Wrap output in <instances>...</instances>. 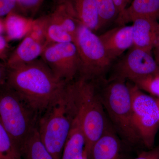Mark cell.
I'll return each instance as SVG.
<instances>
[{"label":"cell","mask_w":159,"mask_h":159,"mask_svg":"<svg viewBox=\"0 0 159 159\" xmlns=\"http://www.w3.org/2000/svg\"><path fill=\"white\" fill-rule=\"evenodd\" d=\"M98 91L110 122L118 134L131 145L142 144L134 122L131 94L126 80L104 79Z\"/></svg>","instance_id":"3957f363"},{"label":"cell","mask_w":159,"mask_h":159,"mask_svg":"<svg viewBox=\"0 0 159 159\" xmlns=\"http://www.w3.org/2000/svg\"><path fill=\"white\" fill-rule=\"evenodd\" d=\"M34 19L14 11L6 16L3 20L6 38L9 42L24 38L29 33Z\"/></svg>","instance_id":"2e32d148"},{"label":"cell","mask_w":159,"mask_h":159,"mask_svg":"<svg viewBox=\"0 0 159 159\" xmlns=\"http://www.w3.org/2000/svg\"><path fill=\"white\" fill-rule=\"evenodd\" d=\"M130 82L135 84L142 90L148 92L151 95L159 98V73Z\"/></svg>","instance_id":"7402d4cb"},{"label":"cell","mask_w":159,"mask_h":159,"mask_svg":"<svg viewBox=\"0 0 159 159\" xmlns=\"http://www.w3.org/2000/svg\"><path fill=\"white\" fill-rule=\"evenodd\" d=\"M7 83L39 117L68 84L57 77L41 58L8 69Z\"/></svg>","instance_id":"6da1fadb"},{"label":"cell","mask_w":159,"mask_h":159,"mask_svg":"<svg viewBox=\"0 0 159 159\" xmlns=\"http://www.w3.org/2000/svg\"><path fill=\"white\" fill-rule=\"evenodd\" d=\"M9 42L6 36L0 34V61L6 62L10 53Z\"/></svg>","instance_id":"d4e9b609"},{"label":"cell","mask_w":159,"mask_h":159,"mask_svg":"<svg viewBox=\"0 0 159 159\" xmlns=\"http://www.w3.org/2000/svg\"><path fill=\"white\" fill-rule=\"evenodd\" d=\"M133 0H125V3H126V7L130 4L131 2Z\"/></svg>","instance_id":"4dcf8cb0"},{"label":"cell","mask_w":159,"mask_h":159,"mask_svg":"<svg viewBox=\"0 0 159 159\" xmlns=\"http://www.w3.org/2000/svg\"><path fill=\"white\" fill-rule=\"evenodd\" d=\"M8 68L5 62L0 61V88L7 83Z\"/></svg>","instance_id":"4316f807"},{"label":"cell","mask_w":159,"mask_h":159,"mask_svg":"<svg viewBox=\"0 0 159 159\" xmlns=\"http://www.w3.org/2000/svg\"><path fill=\"white\" fill-rule=\"evenodd\" d=\"M45 44L27 34L5 62L8 69L27 64L40 57Z\"/></svg>","instance_id":"4fadbf2b"},{"label":"cell","mask_w":159,"mask_h":159,"mask_svg":"<svg viewBox=\"0 0 159 159\" xmlns=\"http://www.w3.org/2000/svg\"><path fill=\"white\" fill-rule=\"evenodd\" d=\"M40 57L54 74L66 83L79 76L80 59L74 42L47 44Z\"/></svg>","instance_id":"ba28073f"},{"label":"cell","mask_w":159,"mask_h":159,"mask_svg":"<svg viewBox=\"0 0 159 159\" xmlns=\"http://www.w3.org/2000/svg\"><path fill=\"white\" fill-rule=\"evenodd\" d=\"M77 111L75 94L70 82L59 97L39 117L38 132L54 159H61Z\"/></svg>","instance_id":"7a4b0ae2"},{"label":"cell","mask_w":159,"mask_h":159,"mask_svg":"<svg viewBox=\"0 0 159 159\" xmlns=\"http://www.w3.org/2000/svg\"><path fill=\"white\" fill-rule=\"evenodd\" d=\"M100 20V29L117 20L119 12L113 0H95Z\"/></svg>","instance_id":"44dd1931"},{"label":"cell","mask_w":159,"mask_h":159,"mask_svg":"<svg viewBox=\"0 0 159 159\" xmlns=\"http://www.w3.org/2000/svg\"><path fill=\"white\" fill-rule=\"evenodd\" d=\"M50 15L73 37L74 43L80 23L76 16L70 0H66L56 5L54 11Z\"/></svg>","instance_id":"e0dca14e"},{"label":"cell","mask_w":159,"mask_h":159,"mask_svg":"<svg viewBox=\"0 0 159 159\" xmlns=\"http://www.w3.org/2000/svg\"><path fill=\"white\" fill-rule=\"evenodd\" d=\"M4 31V23L3 21L0 19V34Z\"/></svg>","instance_id":"f546056e"},{"label":"cell","mask_w":159,"mask_h":159,"mask_svg":"<svg viewBox=\"0 0 159 159\" xmlns=\"http://www.w3.org/2000/svg\"><path fill=\"white\" fill-rule=\"evenodd\" d=\"M111 67L110 79L128 81L159 73V66L152 53L133 47Z\"/></svg>","instance_id":"9c48e42d"},{"label":"cell","mask_w":159,"mask_h":159,"mask_svg":"<svg viewBox=\"0 0 159 159\" xmlns=\"http://www.w3.org/2000/svg\"><path fill=\"white\" fill-rule=\"evenodd\" d=\"M44 0H16V6L23 15L33 18L32 16L39 10Z\"/></svg>","instance_id":"603a6c76"},{"label":"cell","mask_w":159,"mask_h":159,"mask_svg":"<svg viewBox=\"0 0 159 159\" xmlns=\"http://www.w3.org/2000/svg\"><path fill=\"white\" fill-rule=\"evenodd\" d=\"M16 7V0H0V17L14 11Z\"/></svg>","instance_id":"cb8c5ba5"},{"label":"cell","mask_w":159,"mask_h":159,"mask_svg":"<svg viewBox=\"0 0 159 159\" xmlns=\"http://www.w3.org/2000/svg\"><path fill=\"white\" fill-rule=\"evenodd\" d=\"M153 50L154 52V59L159 66V35Z\"/></svg>","instance_id":"f1b7e54d"},{"label":"cell","mask_w":159,"mask_h":159,"mask_svg":"<svg viewBox=\"0 0 159 159\" xmlns=\"http://www.w3.org/2000/svg\"><path fill=\"white\" fill-rule=\"evenodd\" d=\"M71 83L85 138L86 157L92 145L103 133L108 120L99 97L97 81L78 77Z\"/></svg>","instance_id":"277c9868"},{"label":"cell","mask_w":159,"mask_h":159,"mask_svg":"<svg viewBox=\"0 0 159 159\" xmlns=\"http://www.w3.org/2000/svg\"><path fill=\"white\" fill-rule=\"evenodd\" d=\"M80 24L91 31L100 29V20L95 0H70Z\"/></svg>","instance_id":"9a60e30c"},{"label":"cell","mask_w":159,"mask_h":159,"mask_svg":"<svg viewBox=\"0 0 159 159\" xmlns=\"http://www.w3.org/2000/svg\"><path fill=\"white\" fill-rule=\"evenodd\" d=\"M74 43L80 59L78 77L96 81L104 80L113 61L109 57L99 36L80 24Z\"/></svg>","instance_id":"8992f818"},{"label":"cell","mask_w":159,"mask_h":159,"mask_svg":"<svg viewBox=\"0 0 159 159\" xmlns=\"http://www.w3.org/2000/svg\"><path fill=\"white\" fill-rule=\"evenodd\" d=\"M134 159H159V145L141 152Z\"/></svg>","instance_id":"484cf974"},{"label":"cell","mask_w":159,"mask_h":159,"mask_svg":"<svg viewBox=\"0 0 159 159\" xmlns=\"http://www.w3.org/2000/svg\"><path fill=\"white\" fill-rule=\"evenodd\" d=\"M113 1L119 12V16H118L119 18L122 14L124 10L126 8L125 0H113Z\"/></svg>","instance_id":"83f0119b"},{"label":"cell","mask_w":159,"mask_h":159,"mask_svg":"<svg viewBox=\"0 0 159 159\" xmlns=\"http://www.w3.org/2000/svg\"><path fill=\"white\" fill-rule=\"evenodd\" d=\"M0 159H22L20 149L0 122Z\"/></svg>","instance_id":"ffe728a7"},{"label":"cell","mask_w":159,"mask_h":159,"mask_svg":"<svg viewBox=\"0 0 159 159\" xmlns=\"http://www.w3.org/2000/svg\"><path fill=\"white\" fill-rule=\"evenodd\" d=\"M99 36L112 61L133 45L132 25H121L106 31Z\"/></svg>","instance_id":"8fae6325"},{"label":"cell","mask_w":159,"mask_h":159,"mask_svg":"<svg viewBox=\"0 0 159 159\" xmlns=\"http://www.w3.org/2000/svg\"><path fill=\"white\" fill-rule=\"evenodd\" d=\"M122 147L119 135L108 120L103 133L92 145L86 159H120Z\"/></svg>","instance_id":"30bf717a"},{"label":"cell","mask_w":159,"mask_h":159,"mask_svg":"<svg viewBox=\"0 0 159 159\" xmlns=\"http://www.w3.org/2000/svg\"><path fill=\"white\" fill-rule=\"evenodd\" d=\"M38 119L7 83L0 88V122L20 149L37 128Z\"/></svg>","instance_id":"5b68a950"},{"label":"cell","mask_w":159,"mask_h":159,"mask_svg":"<svg viewBox=\"0 0 159 159\" xmlns=\"http://www.w3.org/2000/svg\"><path fill=\"white\" fill-rule=\"evenodd\" d=\"M127 83L131 94L134 122L142 145L151 149L154 147L159 129V109L156 99L145 93L133 83Z\"/></svg>","instance_id":"52a82bcc"},{"label":"cell","mask_w":159,"mask_h":159,"mask_svg":"<svg viewBox=\"0 0 159 159\" xmlns=\"http://www.w3.org/2000/svg\"><path fill=\"white\" fill-rule=\"evenodd\" d=\"M156 99L158 105V107L159 109V98H156Z\"/></svg>","instance_id":"1f68e13d"},{"label":"cell","mask_w":159,"mask_h":159,"mask_svg":"<svg viewBox=\"0 0 159 159\" xmlns=\"http://www.w3.org/2000/svg\"><path fill=\"white\" fill-rule=\"evenodd\" d=\"M45 36L46 44L74 42L73 37L64 29L59 23L52 18L50 15L46 16Z\"/></svg>","instance_id":"d6986e66"},{"label":"cell","mask_w":159,"mask_h":159,"mask_svg":"<svg viewBox=\"0 0 159 159\" xmlns=\"http://www.w3.org/2000/svg\"><path fill=\"white\" fill-rule=\"evenodd\" d=\"M139 17L159 20V0H133L116 21L120 25Z\"/></svg>","instance_id":"5bb4252c"},{"label":"cell","mask_w":159,"mask_h":159,"mask_svg":"<svg viewBox=\"0 0 159 159\" xmlns=\"http://www.w3.org/2000/svg\"><path fill=\"white\" fill-rule=\"evenodd\" d=\"M132 22V47L152 53L159 35L158 21L149 18L139 17Z\"/></svg>","instance_id":"7c38bea8"},{"label":"cell","mask_w":159,"mask_h":159,"mask_svg":"<svg viewBox=\"0 0 159 159\" xmlns=\"http://www.w3.org/2000/svg\"><path fill=\"white\" fill-rule=\"evenodd\" d=\"M22 159H54L42 142L35 129L21 148Z\"/></svg>","instance_id":"ac0fdd59"}]
</instances>
